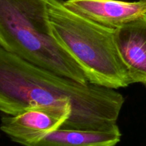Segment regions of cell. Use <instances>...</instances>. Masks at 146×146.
Listing matches in <instances>:
<instances>
[{
	"label": "cell",
	"instance_id": "obj_1",
	"mask_svg": "<svg viewBox=\"0 0 146 146\" xmlns=\"http://www.w3.org/2000/svg\"><path fill=\"white\" fill-rule=\"evenodd\" d=\"M125 98L115 89L81 84L38 66L0 46V111L17 115L42 106L72 105L63 129L110 131Z\"/></svg>",
	"mask_w": 146,
	"mask_h": 146
},
{
	"label": "cell",
	"instance_id": "obj_2",
	"mask_svg": "<svg viewBox=\"0 0 146 146\" xmlns=\"http://www.w3.org/2000/svg\"><path fill=\"white\" fill-rule=\"evenodd\" d=\"M47 6L53 36L79 66L89 84L115 90L131 85L115 46V29L77 14L62 0H48Z\"/></svg>",
	"mask_w": 146,
	"mask_h": 146
},
{
	"label": "cell",
	"instance_id": "obj_3",
	"mask_svg": "<svg viewBox=\"0 0 146 146\" xmlns=\"http://www.w3.org/2000/svg\"><path fill=\"white\" fill-rule=\"evenodd\" d=\"M48 0H0V46L23 59L88 84L79 66L51 34Z\"/></svg>",
	"mask_w": 146,
	"mask_h": 146
},
{
	"label": "cell",
	"instance_id": "obj_4",
	"mask_svg": "<svg viewBox=\"0 0 146 146\" xmlns=\"http://www.w3.org/2000/svg\"><path fill=\"white\" fill-rule=\"evenodd\" d=\"M71 113V104L42 106L17 115L3 116L0 129L14 142L29 146L61 128Z\"/></svg>",
	"mask_w": 146,
	"mask_h": 146
},
{
	"label": "cell",
	"instance_id": "obj_5",
	"mask_svg": "<svg viewBox=\"0 0 146 146\" xmlns=\"http://www.w3.org/2000/svg\"><path fill=\"white\" fill-rule=\"evenodd\" d=\"M64 4L77 14L113 29L146 14V0H66Z\"/></svg>",
	"mask_w": 146,
	"mask_h": 146
},
{
	"label": "cell",
	"instance_id": "obj_6",
	"mask_svg": "<svg viewBox=\"0 0 146 146\" xmlns=\"http://www.w3.org/2000/svg\"><path fill=\"white\" fill-rule=\"evenodd\" d=\"M114 38L131 84L146 85V14L116 29Z\"/></svg>",
	"mask_w": 146,
	"mask_h": 146
},
{
	"label": "cell",
	"instance_id": "obj_7",
	"mask_svg": "<svg viewBox=\"0 0 146 146\" xmlns=\"http://www.w3.org/2000/svg\"><path fill=\"white\" fill-rule=\"evenodd\" d=\"M121 135L119 127L110 131L59 128L29 146H115Z\"/></svg>",
	"mask_w": 146,
	"mask_h": 146
}]
</instances>
